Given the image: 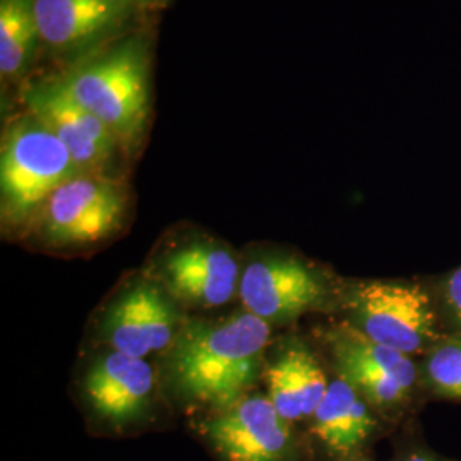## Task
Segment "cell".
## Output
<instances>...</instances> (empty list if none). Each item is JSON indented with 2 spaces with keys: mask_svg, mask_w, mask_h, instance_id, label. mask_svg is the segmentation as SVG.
<instances>
[{
  "mask_svg": "<svg viewBox=\"0 0 461 461\" xmlns=\"http://www.w3.org/2000/svg\"><path fill=\"white\" fill-rule=\"evenodd\" d=\"M327 359L308 340L289 337L265 369L268 398L291 424L308 422L329 392Z\"/></svg>",
  "mask_w": 461,
  "mask_h": 461,
  "instance_id": "5bb4252c",
  "label": "cell"
},
{
  "mask_svg": "<svg viewBox=\"0 0 461 461\" xmlns=\"http://www.w3.org/2000/svg\"><path fill=\"white\" fill-rule=\"evenodd\" d=\"M270 333V323L248 312L183 325L167 348L171 388L185 402L214 412L228 409L247 396L260 376Z\"/></svg>",
  "mask_w": 461,
  "mask_h": 461,
  "instance_id": "6da1fadb",
  "label": "cell"
},
{
  "mask_svg": "<svg viewBox=\"0 0 461 461\" xmlns=\"http://www.w3.org/2000/svg\"><path fill=\"white\" fill-rule=\"evenodd\" d=\"M268 396L247 395L202 424V438L221 461H313L301 438Z\"/></svg>",
  "mask_w": 461,
  "mask_h": 461,
  "instance_id": "52a82bcc",
  "label": "cell"
},
{
  "mask_svg": "<svg viewBox=\"0 0 461 461\" xmlns=\"http://www.w3.org/2000/svg\"><path fill=\"white\" fill-rule=\"evenodd\" d=\"M125 9L120 0H34L41 41L55 50L81 49L112 33Z\"/></svg>",
  "mask_w": 461,
  "mask_h": 461,
  "instance_id": "9a60e30c",
  "label": "cell"
},
{
  "mask_svg": "<svg viewBox=\"0 0 461 461\" xmlns=\"http://www.w3.org/2000/svg\"><path fill=\"white\" fill-rule=\"evenodd\" d=\"M419 367L429 403H461V333H446L419 357Z\"/></svg>",
  "mask_w": 461,
  "mask_h": 461,
  "instance_id": "e0dca14e",
  "label": "cell"
},
{
  "mask_svg": "<svg viewBox=\"0 0 461 461\" xmlns=\"http://www.w3.org/2000/svg\"><path fill=\"white\" fill-rule=\"evenodd\" d=\"M40 41L34 0H0V72L4 79L24 74Z\"/></svg>",
  "mask_w": 461,
  "mask_h": 461,
  "instance_id": "2e32d148",
  "label": "cell"
},
{
  "mask_svg": "<svg viewBox=\"0 0 461 461\" xmlns=\"http://www.w3.org/2000/svg\"><path fill=\"white\" fill-rule=\"evenodd\" d=\"M70 96L131 148L144 132L149 115L148 53L129 40L60 77Z\"/></svg>",
  "mask_w": 461,
  "mask_h": 461,
  "instance_id": "5b68a950",
  "label": "cell"
},
{
  "mask_svg": "<svg viewBox=\"0 0 461 461\" xmlns=\"http://www.w3.org/2000/svg\"><path fill=\"white\" fill-rule=\"evenodd\" d=\"M346 279L297 255H270L248 265L240 296L248 313L291 323L308 313L339 314Z\"/></svg>",
  "mask_w": 461,
  "mask_h": 461,
  "instance_id": "8992f818",
  "label": "cell"
},
{
  "mask_svg": "<svg viewBox=\"0 0 461 461\" xmlns=\"http://www.w3.org/2000/svg\"><path fill=\"white\" fill-rule=\"evenodd\" d=\"M127 205V190L115 178L81 173L50 195L34 221L40 238L51 247H83L112 236Z\"/></svg>",
  "mask_w": 461,
  "mask_h": 461,
  "instance_id": "ba28073f",
  "label": "cell"
},
{
  "mask_svg": "<svg viewBox=\"0 0 461 461\" xmlns=\"http://www.w3.org/2000/svg\"><path fill=\"white\" fill-rule=\"evenodd\" d=\"M122 4H125V5H129V4H132V2H144V0H120Z\"/></svg>",
  "mask_w": 461,
  "mask_h": 461,
  "instance_id": "44dd1931",
  "label": "cell"
},
{
  "mask_svg": "<svg viewBox=\"0 0 461 461\" xmlns=\"http://www.w3.org/2000/svg\"><path fill=\"white\" fill-rule=\"evenodd\" d=\"M348 461H375L369 455H363V456H357V458H354V460H348Z\"/></svg>",
  "mask_w": 461,
  "mask_h": 461,
  "instance_id": "ffe728a7",
  "label": "cell"
},
{
  "mask_svg": "<svg viewBox=\"0 0 461 461\" xmlns=\"http://www.w3.org/2000/svg\"><path fill=\"white\" fill-rule=\"evenodd\" d=\"M154 371L146 359L110 350L89 366L84 395L101 424L122 430L140 422L152 403Z\"/></svg>",
  "mask_w": 461,
  "mask_h": 461,
  "instance_id": "7c38bea8",
  "label": "cell"
},
{
  "mask_svg": "<svg viewBox=\"0 0 461 461\" xmlns=\"http://www.w3.org/2000/svg\"><path fill=\"white\" fill-rule=\"evenodd\" d=\"M426 280L445 333H461V264Z\"/></svg>",
  "mask_w": 461,
  "mask_h": 461,
  "instance_id": "ac0fdd59",
  "label": "cell"
},
{
  "mask_svg": "<svg viewBox=\"0 0 461 461\" xmlns=\"http://www.w3.org/2000/svg\"><path fill=\"white\" fill-rule=\"evenodd\" d=\"M392 428L354 386L331 376L329 392L308 420V439L314 456L327 461H348L369 455V449Z\"/></svg>",
  "mask_w": 461,
  "mask_h": 461,
  "instance_id": "9c48e42d",
  "label": "cell"
},
{
  "mask_svg": "<svg viewBox=\"0 0 461 461\" xmlns=\"http://www.w3.org/2000/svg\"><path fill=\"white\" fill-rule=\"evenodd\" d=\"M393 458L390 461H460L447 458L430 447L424 438L420 419H413L393 432Z\"/></svg>",
  "mask_w": 461,
  "mask_h": 461,
  "instance_id": "d6986e66",
  "label": "cell"
},
{
  "mask_svg": "<svg viewBox=\"0 0 461 461\" xmlns=\"http://www.w3.org/2000/svg\"><path fill=\"white\" fill-rule=\"evenodd\" d=\"M158 279L175 301L211 310L234 297L240 268L230 249L212 241H195L167 253Z\"/></svg>",
  "mask_w": 461,
  "mask_h": 461,
  "instance_id": "4fadbf2b",
  "label": "cell"
},
{
  "mask_svg": "<svg viewBox=\"0 0 461 461\" xmlns=\"http://www.w3.org/2000/svg\"><path fill=\"white\" fill-rule=\"evenodd\" d=\"M339 314L371 340L415 359L446 335L426 276L346 279Z\"/></svg>",
  "mask_w": 461,
  "mask_h": 461,
  "instance_id": "3957f363",
  "label": "cell"
},
{
  "mask_svg": "<svg viewBox=\"0 0 461 461\" xmlns=\"http://www.w3.org/2000/svg\"><path fill=\"white\" fill-rule=\"evenodd\" d=\"M84 173L62 140L32 113L17 116L2 139V222L16 230L33 224L50 195Z\"/></svg>",
  "mask_w": 461,
  "mask_h": 461,
  "instance_id": "277c9868",
  "label": "cell"
},
{
  "mask_svg": "<svg viewBox=\"0 0 461 461\" xmlns=\"http://www.w3.org/2000/svg\"><path fill=\"white\" fill-rule=\"evenodd\" d=\"M24 103L28 113L62 140L84 173L106 175L120 142L98 116L70 96L62 79L30 87Z\"/></svg>",
  "mask_w": 461,
  "mask_h": 461,
  "instance_id": "8fae6325",
  "label": "cell"
},
{
  "mask_svg": "<svg viewBox=\"0 0 461 461\" xmlns=\"http://www.w3.org/2000/svg\"><path fill=\"white\" fill-rule=\"evenodd\" d=\"M182 327L180 313L165 287L158 280H140L112 303L101 331L112 350L144 359L169 348Z\"/></svg>",
  "mask_w": 461,
  "mask_h": 461,
  "instance_id": "30bf717a",
  "label": "cell"
},
{
  "mask_svg": "<svg viewBox=\"0 0 461 461\" xmlns=\"http://www.w3.org/2000/svg\"><path fill=\"white\" fill-rule=\"evenodd\" d=\"M330 371L354 386L392 426L400 429L428 405L419 359L381 346L339 320L316 331Z\"/></svg>",
  "mask_w": 461,
  "mask_h": 461,
  "instance_id": "7a4b0ae2",
  "label": "cell"
}]
</instances>
